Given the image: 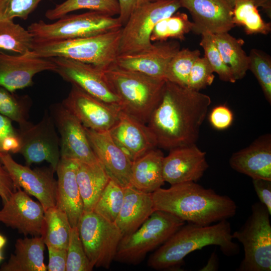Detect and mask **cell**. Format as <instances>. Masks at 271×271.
Listing matches in <instances>:
<instances>
[{"label": "cell", "instance_id": "cell-1", "mask_svg": "<svg viewBox=\"0 0 271 271\" xmlns=\"http://www.w3.org/2000/svg\"><path fill=\"white\" fill-rule=\"evenodd\" d=\"M211 102L207 94L166 80L147 123L157 147L170 150L196 144Z\"/></svg>", "mask_w": 271, "mask_h": 271}, {"label": "cell", "instance_id": "cell-2", "mask_svg": "<svg viewBox=\"0 0 271 271\" xmlns=\"http://www.w3.org/2000/svg\"><path fill=\"white\" fill-rule=\"evenodd\" d=\"M155 210L170 213L185 222L211 225L234 216L237 205L229 196L218 194L194 182L160 188L152 193Z\"/></svg>", "mask_w": 271, "mask_h": 271}, {"label": "cell", "instance_id": "cell-3", "mask_svg": "<svg viewBox=\"0 0 271 271\" xmlns=\"http://www.w3.org/2000/svg\"><path fill=\"white\" fill-rule=\"evenodd\" d=\"M233 239L227 219L206 226L188 223L180 227L150 256L148 265L160 270L180 268L188 254L213 245L218 246L226 256H233L240 251L239 246Z\"/></svg>", "mask_w": 271, "mask_h": 271}, {"label": "cell", "instance_id": "cell-4", "mask_svg": "<svg viewBox=\"0 0 271 271\" xmlns=\"http://www.w3.org/2000/svg\"><path fill=\"white\" fill-rule=\"evenodd\" d=\"M120 100L121 110L147 124L162 96L166 80L121 68L115 64L103 71Z\"/></svg>", "mask_w": 271, "mask_h": 271}, {"label": "cell", "instance_id": "cell-5", "mask_svg": "<svg viewBox=\"0 0 271 271\" xmlns=\"http://www.w3.org/2000/svg\"><path fill=\"white\" fill-rule=\"evenodd\" d=\"M121 33V28L85 38L34 41L32 51L42 58H66L92 65L103 71L115 64Z\"/></svg>", "mask_w": 271, "mask_h": 271}, {"label": "cell", "instance_id": "cell-6", "mask_svg": "<svg viewBox=\"0 0 271 271\" xmlns=\"http://www.w3.org/2000/svg\"><path fill=\"white\" fill-rule=\"evenodd\" d=\"M185 224L170 213L155 211L137 230L122 236L114 260L132 265L140 263L148 252L163 244Z\"/></svg>", "mask_w": 271, "mask_h": 271}, {"label": "cell", "instance_id": "cell-7", "mask_svg": "<svg viewBox=\"0 0 271 271\" xmlns=\"http://www.w3.org/2000/svg\"><path fill=\"white\" fill-rule=\"evenodd\" d=\"M122 27L118 17L91 11L81 14H67L50 24L40 20L32 23L27 29L34 41H50L89 37Z\"/></svg>", "mask_w": 271, "mask_h": 271}, {"label": "cell", "instance_id": "cell-8", "mask_svg": "<svg viewBox=\"0 0 271 271\" xmlns=\"http://www.w3.org/2000/svg\"><path fill=\"white\" fill-rule=\"evenodd\" d=\"M244 224L232 234L243 246L244 257L237 271L271 270L270 214L261 202L253 204Z\"/></svg>", "mask_w": 271, "mask_h": 271}, {"label": "cell", "instance_id": "cell-9", "mask_svg": "<svg viewBox=\"0 0 271 271\" xmlns=\"http://www.w3.org/2000/svg\"><path fill=\"white\" fill-rule=\"evenodd\" d=\"M181 8L179 0H157L138 6L121 28L118 55L150 49L153 44L151 34L157 23Z\"/></svg>", "mask_w": 271, "mask_h": 271}, {"label": "cell", "instance_id": "cell-10", "mask_svg": "<svg viewBox=\"0 0 271 271\" xmlns=\"http://www.w3.org/2000/svg\"><path fill=\"white\" fill-rule=\"evenodd\" d=\"M77 228L91 266L108 269L123 235L114 222L94 211H83Z\"/></svg>", "mask_w": 271, "mask_h": 271}, {"label": "cell", "instance_id": "cell-11", "mask_svg": "<svg viewBox=\"0 0 271 271\" xmlns=\"http://www.w3.org/2000/svg\"><path fill=\"white\" fill-rule=\"evenodd\" d=\"M21 154L27 166L47 161L56 172L60 161V141L52 115L47 111L38 123L29 121L20 126Z\"/></svg>", "mask_w": 271, "mask_h": 271}, {"label": "cell", "instance_id": "cell-12", "mask_svg": "<svg viewBox=\"0 0 271 271\" xmlns=\"http://www.w3.org/2000/svg\"><path fill=\"white\" fill-rule=\"evenodd\" d=\"M0 161L17 190L22 188L29 195L36 197L45 211L56 206L57 182L51 167L32 169L16 162L10 154L1 155Z\"/></svg>", "mask_w": 271, "mask_h": 271}, {"label": "cell", "instance_id": "cell-13", "mask_svg": "<svg viewBox=\"0 0 271 271\" xmlns=\"http://www.w3.org/2000/svg\"><path fill=\"white\" fill-rule=\"evenodd\" d=\"M56 65L54 72L101 101L121 109L120 100L107 83L103 71L92 65L63 57L49 58Z\"/></svg>", "mask_w": 271, "mask_h": 271}, {"label": "cell", "instance_id": "cell-14", "mask_svg": "<svg viewBox=\"0 0 271 271\" xmlns=\"http://www.w3.org/2000/svg\"><path fill=\"white\" fill-rule=\"evenodd\" d=\"M52 116L60 135V157L87 164L99 162L85 127L62 103L52 107Z\"/></svg>", "mask_w": 271, "mask_h": 271}, {"label": "cell", "instance_id": "cell-15", "mask_svg": "<svg viewBox=\"0 0 271 271\" xmlns=\"http://www.w3.org/2000/svg\"><path fill=\"white\" fill-rule=\"evenodd\" d=\"M62 104L86 128L108 131L118 119L121 109L108 104L72 84Z\"/></svg>", "mask_w": 271, "mask_h": 271}, {"label": "cell", "instance_id": "cell-16", "mask_svg": "<svg viewBox=\"0 0 271 271\" xmlns=\"http://www.w3.org/2000/svg\"><path fill=\"white\" fill-rule=\"evenodd\" d=\"M0 210V222L25 236L42 235L45 210L39 202L33 200L24 190L18 188Z\"/></svg>", "mask_w": 271, "mask_h": 271}, {"label": "cell", "instance_id": "cell-17", "mask_svg": "<svg viewBox=\"0 0 271 271\" xmlns=\"http://www.w3.org/2000/svg\"><path fill=\"white\" fill-rule=\"evenodd\" d=\"M56 67L49 58L39 57L32 51L24 54L0 52V86L14 92L31 86L37 73L54 71Z\"/></svg>", "mask_w": 271, "mask_h": 271}, {"label": "cell", "instance_id": "cell-18", "mask_svg": "<svg viewBox=\"0 0 271 271\" xmlns=\"http://www.w3.org/2000/svg\"><path fill=\"white\" fill-rule=\"evenodd\" d=\"M181 8L190 13L193 22L192 32L197 35L229 32L233 22L234 0H179Z\"/></svg>", "mask_w": 271, "mask_h": 271}, {"label": "cell", "instance_id": "cell-19", "mask_svg": "<svg viewBox=\"0 0 271 271\" xmlns=\"http://www.w3.org/2000/svg\"><path fill=\"white\" fill-rule=\"evenodd\" d=\"M169 151L163 159V174L165 182L171 185L197 182L209 167L206 153L196 144L177 147Z\"/></svg>", "mask_w": 271, "mask_h": 271}, {"label": "cell", "instance_id": "cell-20", "mask_svg": "<svg viewBox=\"0 0 271 271\" xmlns=\"http://www.w3.org/2000/svg\"><path fill=\"white\" fill-rule=\"evenodd\" d=\"M85 129L90 146L109 179L123 188L130 186L132 161L115 144L108 131Z\"/></svg>", "mask_w": 271, "mask_h": 271}, {"label": "cell", "instance_id": "cell-21", "mask_svg": "<svg viewBox=\"0 0 271 271\" xmlns=\"http://www.w3.org/2000/svg\"><path fill=\"white\" fill-rule=\"evenodd\" d=\"M180 49V44L176 40L156 42L148 50L118 55L114 64L121 68L166 80L168 64Z\"/></svg>", "mask_w": 271, "mask_h": 271}, {"label": "cell", "instance_id": "cell-22", "mask_svg": "<svg viewBox=\"0 0 271 271\" xmlns=\"http://www.w3.org/2000/svg\"><path fill=\"white\" fill-rule=\"evenodd\" d=\"M108 132L132 162L157 147L156 139L146 124L121 109Z\"/></svg>", "mask_w": 271, "mask_h": 271}, {"label": "cell", "instance_id": "cell-23", "mask_svg": "<svg viewBox=\"0 0 271 271\" xmlns=\"http://www.w3.org/2000/svg\"><path fill=\"white\" fill-rule=\"evenodd\" d=\"M76 167L75 160L61 158L56 170V206L67 215L71 227H77L84 211L76 179Z\"/></svg>", "mask_w": 271, "mask_h": 271}, {"label": "cell", "instance_id": "cell-24", "mask_svg": "<svg viewBox=\"0 0 271 271\" xmlns=\"http://www.w3.org/2000/svg\"><path fill=\"white\" fill-rule=\"evenodd\" d=\"M232 169L252 179L271 180V136H259L248 146L234 153L229 160Z\"/></svg>", "mask_w": 271, "mask_h": 271}, {"label": "cell", "instance_id": "cell-25", "mask_svg": "<svg viewBox=\"0 0 271 271\" xmlns=\"http://www.w3.org/2000/svg\"><path fill=\"white\" fill-rule=\"evenodd\" d=\"M155 211L152 193L130 185L124 188L123 203L114 223L123 235H128L137 230Z\"/></svg>", "mask_w": 271, "mask_h": 271}, {"label": "cell", "instance_id": "cell-26", "mask_svg": "<svg viewBox=\"0 0 271 271\" xmlns=\"http://www.w3.org/2000/svg\"><path fill=\"white\" fill-rule=\"evenodd\" d=\"M164 156L159 149H154L132 162L130 185L152 193L164 185L163 162Z\"/></svg>", "mask_w": 271, "mask_h": 271}, {"label": "cell", "instance_id": "cell-27", "mask_svg": "<svg viewBox=\"0 0 271 271\" xmlns=\"http://www.w3.org/2000/svg\"><path fill=\"white\" fill-rule=\"evenodd\" d=\"M45 245L42 236L18 239L14 253L2 265L0 271L47 270L44 262Z\"/></svg>", "mask_w": 271, "mask_h": 271}, {"label": "cell", "instance_id": "cell-28", "mask_svg": "<svg viewBox=\"0 0 271 271\" xmlns=\"http://www.w3.org/2000/svg\"><path fill=\"white\" fill-rule=\"evenodd\" d=\"M76 161V179L83 201L84 211H93L110 179L99 162L87 164Z\"/></svg>", "mask_w": 271, "mask_h": 271}, {"label": "cell", "instance_id": "cell-29", "mask_svg": "<svg viewBox=\"0 0 271 271\" xmlns=\"http://www.w3.org/2000/svg\"><path fill=\"white\" fill-rule=\"evenodd\" d=\"M213 40L225 64L236 80L242 79L248 70V56L242 48L244 41L228 32L212 34Z\"/></svg>", "mask_w": 271, "mask_h": 271}, {"label": "cell", "instance_id": "cell-30", "mask_svg": "<svg viewBox=\"0 0 271 271\" xmlns=\"http://www.w3.org/2000/svg\"><path fill=\"white\" fill-rule=\"evenodd\" d=\"M71 226L67 215L56 206L45 211L42 236L46 246L67 248Z\"/></svg>", "mask_w": 271, "mask_h": 271}, {"label": "cell", "instance_id": "cell-31", "mask_svg": "<svg viewBox=\"0 0 271 271\" xmlns=\"http://www.w3.org/2000/svg\"><path fill=\"white\" fill-rule=\"evenodd\" d=\"M32 35L14 20H0V52L24 54L32 51Z\"/></svg>", "mask_w": 271, "mask_h": 271}, {"label": "cell", "instance_id": "cell-32", "mask_svg": "<svg viewBox=\"0 0 271 271\" xmlns=\"http://www.w3.org/2000/svg\"><path fill=\"white\" fill-rule=\"evenodd\" d=\"M82 9L98 12L112 17L119 15L120 12L118 0H66L48 10L45 15L48 19L55 20L70 12Z\"/></svg>", "mask_w": 271, "mask_h": 271}, {"label": "cell", "instance_id": "cell-33", "mask_svg": "<svg viewBox=\"0 0 271 271\" xmlns=\"http://www.w3.org/2000/svg\"><path fill=\"white\" fill-rule=\"evenodd\" d=\"M233 22L243 27L247 35H267L271 31L270 23L264 21L258 8L246 0H234Z\"/></svg>", "mask_w": 271, "mask_h": 271}, {"label": "cell", "instance_id": "cell-34", "mask_svg": "<svg viewBox=\"0 0 271 271\" xmlns=\"http://www.w3.org/2000/svg\"><path fill=\"white\" fill-rule=\"evenodd\" d=\"M193 23L184 13L176 12L162 19L155 26L151 36V41L162 42L169 39L184 40L185 35L192 32Z\"/></svg>", "mask_w": 271, "mask_h": 271}, {"label": "cell", "instance_id": "cell-35", "mask_svg": "<svg viewBox=\"0 0 271 271\" xmlns=\"http://www.w3.org/2000/svg\"><path fill=\"white\" fill-rule=\"evenodd\" d=\"M200 57L198 49H180L171 59L167 68L166 80L187 87L190 72L196 60Z\"/></svg>", "mask_w": 271, "mask_h": 271}, {"label": "cell", "instance_id": "cell-36", "mask_svg": "<svg viewBox=\"0 0 271 271\" xmlns=\"http://www.w3.org/2000/svg\"><path fill=\"white\" fill-rule=\"evenodd\" d=\"M124 197V188L110 179L101 193L93 209L105 219L115 222Z\"/></svg>", "mask_w": 271, "mask_h": 271}, {"label": "cell", "instance_id": "cell-37", "mask_svg": "<svg viewBox=\"0 0 271 271\" xmlns=\"http://www.w3.org/2000/svg\"><path fill=\"white\" fill-rule=\"evenodd\" d=\"M30 99L28 96H18L6 88L0 86V114L19 126L27 122Z\"/></svg>", "mask_w": 271, "mask_h": 271}, {"label": "cell", "instance_id": "cell-38", "mask_svg": "<svg viewBox=\"0 0 271 271\" xmlns=\"http://www.w3.org/2000/svg\"><path fill=\"white\" fill-rule=\"evenodd\" d=\"M248 56V70L257 80L264 97L271 103V59L264 52L251 49Z\"/></svg>", "mask_w": 271, "mask_h": 271}, {"label": "cell", "instance_id": "cell-39", "mask_svg": "<svg viewBox=\"0 0 271 271\" xmlns=\"http://www.w3.org/2000/svg\"><path fill=\"white\" fill-rule=\"evenodd\" d=\"M200 42L202 47L204 57L207 59L214 72L223 81L235 83L236 80L230 67L224 63L213 40L212 34H202Z\"/></svg>", "mask_w": 271, "mask_h": 271}, {"label": "cell", "instance_id": "cell-40", "mask_svg": "<svg viewBox=\"0 0 271 271\" xmlns=\"http://www.w3.org/2000/svg\"><path fill=\"white\" fill-rule=\"evenodd\" d=\"M91 266L85 253L77 227H71L67 248L66 271H91Z\"/></svg>", "mask_w": 271, "mask_h": 271}, {"label": "cell", "instance_id": "cell-41", "mask_svg": "<svg viewBox=\"0 0 271 271\" xmlns=\"http://www.w3.org/2000/svg\"><path fill=\"white\" fill-rule=\"evenodd\" d=\"M43 1L0 0V20H27Z\"/></svg>", "mask_w": 271, "mask_h": 271}, {"label": "cell", "instance_id": "cell-42", "mask_svg": "<svg viewBox=\"0 0 271 271\" xmlns=\"http://www.w3.org/2000/svg\"><path fill=\"white\" fill-rule=\"evenodd\" d=\"M214 71L205 57L198 58L190 72L187 87L200 91V90L211 85L214 80Z\"/></svg>", "mask_w": 271, "mask_h": 271}, {"label": "cell", "instance_id": "cell-43", "mask_svg": "<svg viewBox=\"0 0 271 271\" xmlns=\"http://www.w3.org/2000/svg\"><path fill=\"white\" fill-rule=\"evenodd\" d=\"M12 120L0 114V156L5 154L19 153L21 138Z\"/></svg>", "mask_w": 271, "mask_h": 271}, {"label": "cell", "instance_id": "cell-44", "mask_svg": "<svg viewBox=\"0 0 271 271\" xmlns=\"http://www.w3.org/2000/svg\"><path fill=\"white\" fill-rule=\"evenodd\" d=\"M209 121L212 126L219 130L229 127L233 120L231 110L225 105L215 107L209 114Z\"/></svg>", "mask_w": 271, "mask_h": 271}, {"label": "cell", "instance_id": "cell-45", "mask_svg": "<svg viewBox=\"0 0 271 271\" xmlns=\"http://www.w3.org/2000/svg\"><path fill=\"white\" fill-rule=\"evenodd\" d=\"M46 246L49 253V262L47 266V270H66L67 249L51 246Z\"/></svg>", "mask_w": 271, "mask_h": 271}, {"label": "cell", "instance_id": "cell-46", "mask_svg": "<svg viewBox=\"0 0 271 271\" xmlns=\"http://www.w3.org/2000/svg\"><path fill=\"white\" fill-rule=\"evenodd\" d=\"M252 182L260 202L266 207L271 214V180L252 179Z\"/></svg>", "mask_w": 271, "mask_h": 271}, {"label": "cell", "instance_id": "cell-47", "mask_svg": "<svg viewBox=\"0 0 271 271\" xmlns=\"http://www.w3.org/2000/svg\"><path fill=\"white\" fill-rule=\"evenodd\" d=\"M16 190L9 174L0 161V197L3 203L8 201Z\"/></svg>", "mask_w": 271, "mask_h": 271}, {"label": "cell", "instance_id": "cell-48", "mask_svg": "<svg viewBox=\"0 0 271 271\" xmlns=\"http://www.w3.org/2000/svg\"><path fill=\"white\" fill-rule=\"evenodd\" d=\"M156 1L157 0H118L120 12L118 18L122 26L125 25L133 10L138 6L147 2Z\"/></svg>", "mask_w": 271, "mask_h": 271}, {"label": "cell", "instance_id": "cell-49", "mask_svg": "<svg viewBox=\"0 0 271 271\" xmlns=\"http://www.w3.org/2000/svg\"><path fill=\"white\" fill-rule=\"evenodd\" d=\"M219 266V261L217 255L215 252L212 253L208 261L204 267L199 270L201 271H211L218 270Z\"/></svg>", "mask_w": 271, "mask_h": 271}, {"label": "cell", "instance_id": "cell-50", "mask_svg": "<svg viewBox=\"0 0 271 271\" xmlns=\"http://www.w3.org/2000/svg\"><path fill=\"white\" fill-rule=\"evenodd\" d=\"M252 3L257 8L260 7L267 15L271 17V0H246Z\"/></svg>", "mask_w": 271, "mask_h": 271}, {"label": "cell", "instance_id": "cell-51", "mask_svg": "<svg viewBox=\"0 0 271 271\" xmlns=\"http://www.w3.org/2000/svg\"><path fill=\"white\" fill-rule=\"evenodd\" d=\"M7 242L6 238L0 234V250L4 246Z\"/></svg>", "mask_w": 271, "mask_h": 271}, {"label": "cell", "instance_id": "cell-52", "mask_svg": "<svg viewBox=\"0 0 271 271\" xmlns=\"http://www.w3.org/2000/svg\"><path fill=\"white\" fill-rule=\"evenodd\" d=\"M4 258L0 251V261Z\"/></svg>", "mask_w": 271, "mask_h": 271}]
</instances>
